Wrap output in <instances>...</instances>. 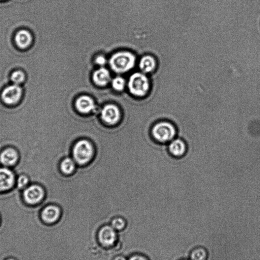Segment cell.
I'll return each mask as SVG.
<instances>
[{"mask_svg":"<svg viewBox=\"0 0 260 260\" xmlns=\"http://www.w3.org/2000/svg\"><path fill=\"white\" fill-rule=\"evenodd\" d=\"M95 155V148L89 140L81 138L74 144L72 156L78 166H86L90 164Z\"/></svg>","mask_w":260,"mask_h":260,"instance_id":"1","label":"cell"},{"mask_svg":"<svg viewBox=\"0 0 260 260\" xmlns=\"http://www.w3.org/2000/svg\"><path fill=\"white\" fill-rule=\"evenodd\" d=\"M177 134L175 125L167 120H160L156 122L151 128V135L157 142L164 144L170 143Z\"/></svg>","mask_w":260,"mask_h":260,"instance_id":"2","label":"cell"},{"mask_svg":"<svg viewBox=\"0 0 260 260\" xmlns=\"http://www.w3.org/2000/svg\"><path fill=\"white\" fill-rule=\"evenodd\" d=\"M112 70L117 74H124L132 70L136 65V56L132 52L120 51L113 54L109 60Z\"/></svg>","mask_w":260,"mask_h":260,"instance_id":"3","label":"cell"},{"mask_svg":"<svg viewBox=\"0 0 260 260\" xmlns=\"http://www.w3.org/2000/svg\"><path fill=\"white\" fill-rule=\"evenodd\" d=\"M128 86L132 96L143 98L148 94L150 89V82L146 75L142 72H136L130 77Z\"/></svg>","mask_w":260,"mask_h":260,"instance_id":"4","label":"cell"},{"mask_svg":"<svg viewBox=\"0 0 260 260\" xmlns=\"http://www.w3.org/2000/svg\"><path fill=\"white\" fill-rule=\"evenodd\" d=\"M102 121L108 126H115L120 122L122 112L120 106L114 103H108L102 106L100 110Z\"/></svg>","mask_w":260,"mask_h":260,"instance_id":"5","label":"cell"},{"mask_svg":"<svg viewBox=\"0 0 260 260\" xmlns=\"http://www.w3.org/2000/svg\"><path fill=\"white\" fill-rule=\"evenodd\" d=\"M74 107L78 113L88 116L100 111L96 101L92 97L88 94L80 95L74 101Z\"/></svg>","mask_w":260,"mask_h":260,"instance_id":"6","label":"cell"},{"mask_svg":"<svg viewBox=\"0 0 260 260\" xmlns=\"http://www.w3.org/2000/svg\"><path fill=\"white\" fill-rule=\"evenodd\" d=\"M22 92V88L20 85L11 84L4 89L2 93V98L6 104H15L21 98Z\"/></svg>","mask_w":260,"mask_h":260,"instance_id":"7","label":"cell"},{"mask_svg":"<svg viewBox=\"0 0 260 260\" xmlns=\"http://www.w3.org/2000/svg\"><path fill=\"white\" fill-rule=\"evenodd\" d=\"M98 237L100 243L104 247L110 248L116 241V232L111 226H104L100 230Z\"/></svg>","mask_w":260,"mask_h":260,"instance_id":"8","label":"cell"},{"mask_svg":"<svg viewBox=\"0 0 260 260\" xmlns=\"http://www.w3.org/2000/svg\"><path fill=\"white\" fill-rule=\"evenodd\" d=\"M24 196L27 203L35 204L40 202L43 198L44 191L40 186L32 185L25 190Z\"/></svg>","mask_w":260,"mask_h":260,"instance_id":"9","label":"cell"},{"mask_svg":"<svg viewBox=\"0 0 260 260\" xmlns=\"http://www.w3.org/2000/svg\"><path fill=\"white\" fill-rule=\"evenodd\" d=\"M168 152L174 157L180 158L184 156L187 152V146L182 140L175 138L169 143Z\"/></svg>","mask_w":260,"mask_h":260,"instance_id":"10","label":"cell"},{"mask_svg":"<svg viewBox=\"0 0 260 260\" xmlns=\"http://www.w3.org/2000/svg\"><path fill=\"white\" fill-rule=\"evenodd\" d=\"M92 79L96 86L100 87L106 86L111 80L110 73L106 68H101L94 72Z\"/></svg>","mask_w":260,"mask_h":260,"instance_id":"11","label":"cell"},{"mask_svg":"<svg viewBox=\"0 0 260 260\" xmlns=\"http://www.w3.org/2000/svg\"><path fill=\"white\" fill-rule=\"evenodd\" d=\"M32 37L30 32L26 30H20L16 32L14 42L17 47L21 50L28 48L32 44Z\"/></svg>","mask_w":260,"mask_h":260,"instance_id":"12","label":"cell"},{"mask_svg":"<svg viewBox=\"0 0 260 260\" xmlns=\"http://www.w3.org/2000/svg\"><path fill=\"white\" fill-rule=\"evenodd\" d=\"M60 208L56 206L52 205L46 206L42 213V220L48 224L56 222L60 218Z\"/></svg>","mask_w":260,"mask_h":260,"instance_id":"13","label":"cell"},{"mask_svg":"<svg viewBox=\"0 0 260 260\" xmlns=\"http://www.w3.org/2000/svg\"><path fill=\"white\" fill-rule=\"evenodd\" d=\"M157 62L156 59L152 55L144 56L140 59L139 67L142 72L144 74H150L156 70Z\"/></svg>","mask_w":260,"mask_h":260,"instance_id":"14","label":"cell"},{"mask_svg":"<svg viewBox=\"0 0 260 260\" xmlns=\"http://www.w3.org/2000/svg\"><path fill=\"white\" fill-rule=\"evenodd\" d=\"M14 180V174L10 170L6 168H0V191L11 188Z\"/></svg>","mask_w":260,"mask_h":260,"instance_id":"15","label":"cell"},{"mask_svg":"<svg viewBox=\"0 0 260 260\" xmlns=\"http://www.w3.org/2000/svg\"><path fill=\"white\" fill-rule=\"evenodd\" d=\"M78 166L72 156L64 158L59 164L61 172L65 176H70L74 173Z\"/></svg>","mask_w":260,"mask_h":260,"instance_id":"16","label":"cell"},{"mask_svg":"<svg viewBox=\"0 0 260 260\" xmlns=\"http://www.w3.org/2000/svg\"><path fill=\"white\" fill-rule=\"evenodd\" d=\"M18 158L16 152L10 148L4 150L0 155V160L4 165L10 166L16 164Z\"/></svg>","mask_w":260,"mask_h":260,"instance_id":"17","label":"cell"},{"mask_svg":"<svg viewBox=\"0 0 260 260\" xmlns=\"http://www.w3.org/2000/svg\"><path fill=\"white\" fill-rule=\"evenodd\" d=\"M208 252L203 246H198L192 250L190 254V260H208Z\"/></svg>","mask_w":260,"mask_h":260,"instance_id":"18","label":"cell"},{"mask_svg":"<svg viewBox=\"0 0 260 260\" xmlns=\"http://www.w3.org/2000/svg\"><path fill=\"white\" fill-rule=\"evenodd\" d=\"M25 80L26 74L24 72L20 70H15L10 75V80L15 84H22Z\"/></svg>","mask_w":260,"mask_h":260,"instance_id":"19","label":"cell"},{"mask_svg":"<svg viewBox=\"0 0 260 260\" xmlns=\"http://www.w3.org/2000/svg\"><path fill=\"white\" fill-rule=\"evenodd\" d=\"M126 81L124 78L117 76L112 81V88L116 92H122L126 86Z\"/></svg>","mask_w":260,"mask_h":260,"instance_id":"20","label":"cell"},{"mask_svg":"<svg viewBox=\"0 0 260 260\" xmlns=\"http://www.w3.org/2000/svg\"><path fill=\"white\" fill-rule=\"evenodd\" d=\"M126 222L122 218L117 217L114 218L111 222V226L116 231L123 230L126 226Z\"/></svg>","mask_w":260,"mask_h":260,"instance_id":"21","label":"cell"},{"mask_svg":"<svg viewBox=\"0 0 260 260\" xmlns=\"http://www.w3.org/2000/svg\"><path fill=\"white\" fill-rule=\"evenodd\" d=\"M94 62L98 66L103 68L107 62V59L104 56L100 55L96 56Z\"/></svg>","mask_w":260,"mask_h":260,"instance_id":"22","label":"cell"},{"mask_svg":"<svg viewBox=\"0 0 260 260\" xmlns=\"http://www.w3.org/2000/svg\"><path fill=\"white\" fill-rule=\"evenodd\" d=\"M28 178L25 176H21L18 180V186L20 188H24L28 183Z\"/></svg>","mask_w":260,"mask_h":260,"instance_id":"23","label":"cell"},{"mask_svg":"<svg viewBox=\"0 0 260 260\" xmlns=\"http://www.w3.org/2000/svg\"><path fill=\"white\" fill-rule=\"evenodd\" d=\"M128 260H148L145 256L141 254H134L130 257Z\"/></svg>","mask_w":260,"mask_h":260,"instance_id":"24","label":"cell"},{"mask_svg":"<svg viewBox=\"0 0 260 260\" xmlns=\"http://www.w3.org/2000/svg\"><path fill=\"white\" fill-rule=\"evenodd\" d=\"M114 260H128V259L123 256H118L116 257Z\"/></svg>","mask_w":260,"mask_h":260,"instance_id":"25","label":"cell"},{"mask_svg":"<svg viewBox=\"0 0 260 260\" xmlns=\"http://www.w3.org/2000/svg\"><path fill=\"white\" fill-rule=\"evenodd\" d=\"M180 260H190V258H182V259H180Z\"/></svg>","mask_w":260,"mask_h":260,"instance_id":"26","label":"cell"},{"mask_svg":"<svg viewBox=\"0 0 260 260\" xmlns=\"http://www.w3.org/2000/svg\"><path fill=\"white\" fill-rule=\"evenodd\" d=\"M7 260H16L14 258H9V259H8Z\"/></svg>","mask_w":260,"mask_h":260,"instance_id":"27","label":"cell"}]
</instances>
